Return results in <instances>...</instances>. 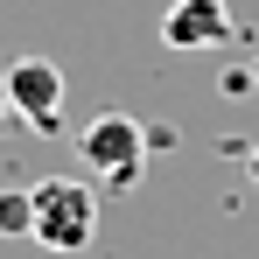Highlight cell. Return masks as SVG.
<instances>
[{
	"label": "cell",
	"mask_w": 259,
	"mask_h": 259,
	"mask_svg": "<svg viewBox=\"0 0 259 259\" xmlns=\"http://www.w3.org/2000/svg\"><path fill=\"white\" fill-rule=\"evenodd\" d=\"M147 133L133 112H98L84 133H77V168H84L91 189H140V175H147Z\"/></svg>",
	"instance_id": "6da1fadb"
},
{
	"label": "cell",
	"mask_w": 259,
	"mask_h": 259,
	"mask_svg": "<svg viewBox=\"0 0 259 259\" xmlns=\"http://www.w3.org/2000/svg\"><path fill=\"white\" fill-rule=\"evenodd\" d=\"M35 245L49 252H84L91 238H98V189H91L84 175H42L35 189Z\"/></svg>",
	"instance_id": "7a4b0ae2"
},
{
	"label": "cell",
	"mask_w": 259,
	"mask_h": 259,
	"mask_svg": "<svg viewBox=\"0 0 259 259\" xmlns=\"http://www.w3.org/2000/svg\"><path fill=\"white\" fill-rule=\"evenodd\" d=\"M0 98H7L14 119H28L35 133H49L56 112H63V70H56L49 56H14L7 77H0Z\"/></svg>",
	"instance_id": "3957f363"
},
{
	"label": "cell",
	"mask_w": 259,
	"mask_h": 259,
	"mask_svg": "<svg viewBox=\"0 0 259 259\" xmlns=\"http://www.w3.org/2000/svg\"><path fill=\"white\" fill-rule=\"evenodd\" d=\"M161 42H168L175 56L224 49V42H231V7H224V0H168V14H161Z\"/></svg>",
	"instance_id": "277c9868"
},
{
	"label": "cell",
	"mask_w": 259,
	"mask_h": 259,
	"mask_svg": "<svg viewBox=\"0 0 259 259\" xmlns=\"http://www.w3.org/2000/svg\"><path fill=\"white\" fill-rule=\"evenodd\" d=\"M28 231H35V196L21 182H7L0 189V238H28Z\"/></svg>",
	"instance_id": "5b68a950"
},
{
	"label": "cell",
	"mask_w": 259,
	"mask_h": 259,
	"mask_svg": "<svg viewBox=\"0 0 259 259\" xmlns=\"http://www.w3.org/2000/svg\"><path fill=\"white\" fill-rule=\"evenodd\" d=\"M7 126H14V112H7V98H0V133H7Z\"/></svg>",
	"instance_id": "8992f818"
},
{
	"label": "cell",
	"mask_w": 259,
	"mask_h": 259,
	"mask_svg": "<svg viewBox=\"0 0 259 259\" xmlns=\"http://www.w3.org/2000/svg\"><path fill=\"white\" fill-rule=\"evenodd\" d=\"M245 161H252V182H259V147H252V154H245Z\"/></svg>",
	"instance_id": "52a82bcc"
}]
</instances>
